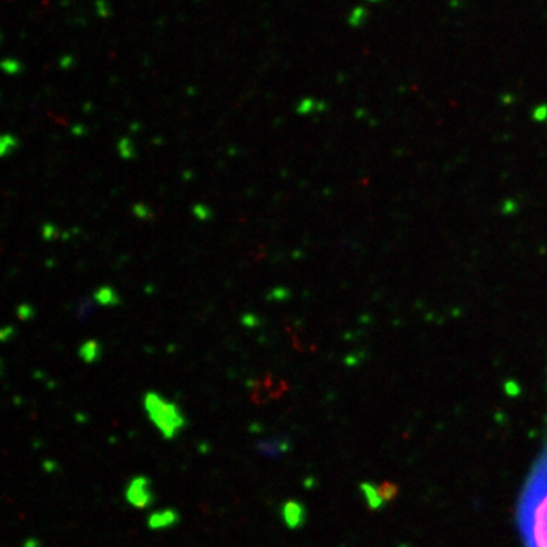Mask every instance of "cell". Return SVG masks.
<instances>
[{
  "mask_svg": "<svg viewBox=\"0 0 547 547\" xmlns=\"http://www.w3.org/2000/svg\"><path fill=\"white\" fill-rule=\"evenodd\" d=\"M143 406L152 424L166 439H173L187 424L179 406L157 392H146L143 397Z\"/></svg>",
  "mask_w": 547,
  "mask_h": 547,
  "instance_id": "1",
  "label": "cell"
},
{
  "mask_svg": "<svg viewBox=\"0 0 547 547\" xmlns=\"http://www.w3.org/2000/svg\"><path fill=\"white\" fill-rule=\"evenodd\" d=\"M251 400L255 404H263L269 400H277L288 391V383L272 374H264L260 379L251 380L248 383Z\"/></svg>",
  "mask_w": 547,
  "mask_h": 547,
  "instance_id": "2",
  "label": "cell"
},
{
  "mask_svg": "<svg viewBox=\"0 0 547 547\" xmlns=\"http://www.w3.org/2000/svg\"><path fill=\"white\" fill-rule=\"evenodd\" d=\"M125 495H126L128 503L139 509L149 508L155 500V495L152 491V483H151L149 477H146V476L132 477L126 486Z\"/></svg>",
  "mask_w": 547,
  "mask_h": 547,
  "instance_id": "3",
  "label": "cell"
},
{
  "mask_svg": "<svg viewBox=\"0 0 547 547\" xmlns=\"http://www.w3.org/2000/svg\"><path fill=\"white\" fill-rule=\"evenodd\" d=\"M530 533L535 547H547V495L542 497L533 511Z\"/></svg>",
  "mask_w": 547,
  "mask_h": 547,
  "instance_id": "4",
  "label": "cell"
},
{
  "mask_svg": "<svg viewBox=\"0 0 547 547\" xmlns=\"http://www.w3.org/2000/svg\"><path fill=\"white\" fill-rule=\"evenodd\" d=\"M291 448V441L285 436H277L274 439L261 441L257 444V450L266 458H280Z\"/></svg>",
  "mask_w": 547,
  "mask_h": 547,
  "instance_id": "5",
  "label": "cell"
},
{
  "mask_svg": "<svg viewBox=\"0 0 547 547\" xmlns=\"http://www.w3.org/2000/svg\"><path fill=\"white\" fill-rule=\"evenodd\" d=\"M179 520H181V515H179L178 511H175V509H163V511L152 512L149 515L148 526L152 530H160V529L175 526Z\"/></svg>",
  "mask_w": 547,
  "mask_h": 547,
  "instance_id": "6",
  "label": "cell"
},
{
  "mask_svg": "<svg viewBox=\"0 0 547 547\" xmlns=\"http://www.w3.org/2000/svg\"><path fill=\"white\" fill-rule=\"evenodd\" d=\"M283 518H285V523L288 524V527L298 529L300 526L304 524V520H306L304 506L297 500L286 502L283 506Z\"/></svg>",
  "mask_w": 547,
  "mask_h": 547,
  "instance_id": "7",
  "label": "cell"
},
{
  "mask_svg": "<svg viewBox=\"0 0 547 547\" xmlns=\"http://www.w3.org/2000/svg\"><path fill=\"white\" fill-rule=\"evenodd\" d=\"M101 353H102V348H101V344L95 339H90V341H85L81 344L79 347V357L85 362V363H95L101 359Z\"/></svg>",
  "mask_w": 547,
  "mask_h": 547,
  "instance_id": "8",
  "label": "cell"
},
{
  "mask_svg": "<svg viewBox=\"0 0 547 547\" xmlns=\"http://www.w3.org/2000/svg\"><path fill=\"white\" fill-rule=\"evenodd\" d=\"M95 300L98 304L101 306H117L120 304V297L119 294L110 288V286H102L95 292Z\"/></svg>",
  "mask_w": 547,
  "mask_h": 547,
  "instance_id": "9",
  "label": "cell"
},
{
  "mask_svg": "<svg viewBox=\"0 0 547 547\" xmlns=\"http://www.w3.org/2000/svg\"><path fill=\"white\" fill-rule=\"evenodd\" d=\"M96 300L95 298H81L79 303H78V307H76V316H78V321L79 323H87L90 320V316L95 313L96 310Z\"/></svg>",
  "mask_w": 547,
  "mask_h": 547,
  "instance_id": "10",
  "label": "cell"
},
{
  "mask_svg": "<svg viewBox=\"0 0 547 547\" xmlns=\"http://www.w3.org/2000/svg\"><path fill=\"white\" fill-rule=\"evenodd\" d=\"M362 491H363V494H365V497H367V500H368V505H370L371 508H379V506L382 505L383 498L380 497L379 488H376V486H373V485H370V483H363V485H362Z\"/></svg>",
  "mask_w": 547,
  "mask_h": 547,
  "instance_id": "11",
  "label": "cell"
},
{
  "mask_svg": "<svg viewBox=\"0 0 547 547\" xmlns=\"http://www.w3.org/2000/svg\"><path fill=\"white\" fill-rule=\"evenodd\" d=\"M17 146H19V140L13 134L2 135V142H0V152H2V157H8L11 152H14V149Z\"/></svg>",
  "mask_w": 547,
  "mask_h": 547,
  "instance_id": "12",
  "label": "cell"
},
{
  "mask_svg": "<svg viewBox=\"0 0 547 547\" xmlns=\"http://www.w3.org/2000/svg\"><path fill=\"white\" fill-rule=\"evenodd\" d=\"M377 488H379L380 497H382L383 500H391V498L397 494V491H398V488H397L395 485H392V483H382V485L377 486Z\"/></svg>",
  "mask_w": 547,
  "mask_h": 547,
  "instance_id": "13",
  "label": "cell"
},
{
  "mask_svg": "<svg viewBox=\"0 0 547 547\" xmlns=\"http://www.w3.org/2000/svg\"><path fill=\"white\" fill-rule=\"evenodd\" d=\"M2 67L8 75H16V73H20V70H22V64L17 60H5Z\"/></svg>",
  "mask_w": 547,
  "mask_h": 547,
  "instance_id": "14",
  "label": "cell"
},
{
  "mask_svg": "<svg viewBox=\"0 0 547 547\" xmlns=\"http://www.w3.org/2000/svg\"><path fill=\"white\" fill-rule=\"evenodd\" d=\"M119 149L123 158H132L134 155V146L131 145V142L128 139H122L119 143Z\"/></svg>",
  "mask_w": 547,
  "mask_h": 547,
  "instance_id": "15",
  "label": "cell"
},
{
  "mask_svg": "<svg viewBox=\"0 0 547 547\" xmlns=\"http://www.w3.org/2000/svg\"><path fill=\"white\" fill-rule=\"evenodd\" d=\"M365 17H367V11L359 7V8H356V10L351 13V16H350V25H351V26H357V25H360V23L365 20Z\"/></svg>",
  "mask_w": 547,
  "mask_h": 547,
  "instance_id": "16",
  "label": "cell"
},
{
  "mask_svg": "<svg viewBox=\"0 0 547 547\" xmlns=\"http://www.w3.org/2000/svg\"><path fill=\"white\" fill-rule=\"evenodd\" d=\"M34 313H35V310H34V307L29 306V304H22V306L19 307V310H17V315H19L20 320H29V318L34 316Z\"/></svg>",
  "mask_w": 547,
  "mask_h": 547,
  "instance_id": "17",
  "label": "cell"
},
{
  "mask_svg": "<svg viewBox=\"0 0 547 547\" xmlns=\"http://www.w3.org/2000/svg\"><path fill=\"white\" fill-rule=\"evenodd\" d=\"M134 213H135L140 219H145V217H151V216H152V213L149 211V208L145 207V205H140V204L134 205Z\"/></svg>",
  "mask_w": 547,
  "mask_h": 547,
  "instance_id": "18",
  "label": "cell"
},
{
  "mask_svg": "<svg viewBox=\"0 0 547 547\" xmlns=\"http://www.w3.org/2000/svg\"><path fill=\"white\" fill-rule=\"evenodd\" d=\"M58 230L54 226V225H51V223H46L44 225V228H43V234H44V239H54L55 237V234H58L57 233Z\"/></svg>",
  "mask_w": 547,
  "mask_h": 547,
  "instance_id": "19",
  "label": "cell"
},
{
  "mask_svg": "<svg viewBox=\"0 0 547 547\" xmlns=\"http://www.w3.org/2000/svg\"><path fill=\"white\" fill-rule=\"evenodd\" d=\"M23 545H25V547H40V542H38L37 538H28Z\"/></svg>",
  "mask_w": 547,
  "mask_h": 547,
  "instance_id": "20",
  "label": "cell"
},
{
  "mask_svg": "<svg viewBox=\"0 0 547 547\" xmlns=\"http://www.w3.org/2000/svg\"><path fill=\"white\" fill-rule=\"evenodd\" d=\"M13 333H14L13 327H5V329L2 330V335H0V336H2V339H4V341H8V336H10V335H13Z\"/></svg>",
  "mask_w": 547,
  "mask_h": 547,
  "instance_id": "21",
  "label": "cell"
},
{
  "mask_svg": "<svg viewBox=\"0 0 547 547\" xmlns=\"http://www.w3.org/2000/svg\"><path fill=\"white\" fill-rule=\"evenodd\" d=\"M371 2H377V0H371Z\"/></svg>",
  "mask_w": 547,
  "mask_h": 547,
  "instance_id": "22",
  "label": "cell"
}]
</instances>
